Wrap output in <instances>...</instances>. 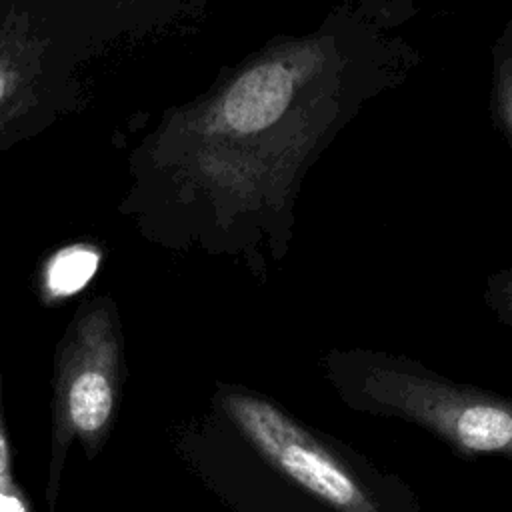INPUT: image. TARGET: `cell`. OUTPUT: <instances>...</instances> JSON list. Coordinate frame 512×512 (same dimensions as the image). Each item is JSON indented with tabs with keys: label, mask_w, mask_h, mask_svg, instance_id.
<instances>
[{
	"label": "cell",
	"mask_w": 512,
	"mask_h": 512,
	"mask_svg": "<svg viewBox=\"0 0 512 512\" xmlns=\"http://www.w3.org/2000/svg\"><path fill=\"white\" fill-rule=\"evenodd\" d=\"M290 94L292 78L284 66H258L240 76L224 96V122L242 134L258 132L282 116Z\"/></svg>",
	"instance_id": "cell-4"
},
{
	"label": "cell",
	"mask_w": 512,
	"mask_h": 512,
	"mask_svg": "<svg viewBox=\"0 0 512 512\" xmlns=\"http://www.w3.org/2000/svg\"><path fill=\"white\" fill-rule=\"evenodd\" d=\"M0 512H24L22 500L14 486L10 470V446L2 416V386H0Z\"/></svg>",
	"instance_id": "cell-6"
},
{
	"label": "cell",
	"mask_w": 512,
	"mask_h": 512,
	"mask_svg": "<svg viewBox=\"0 0 512 512\" xmlns=\"http://www.w3.org/2000/svg\"><path fill=\"white\" fill-rule=\"evenodd\" d=\"M122 372V334L110 298L86 302L62 334L54 360L52 436L46 500L54 508L68 448L94 458L110 436Z\"/></svg>",
	"instance_id": "cell-2"
},
{
	"label": "cell",
	"mask_w": 512,
	"mask_h": 512,
	"mask_svg": "<svg viewBox=\"0 0 512 512\" xmlns=\"http://www.w3.org/2000/svg\"><path fill=\"white\" fill-rule=\"evenodd\" d=\"M326 374L356 412L424 428L458 454L512 460V398L378 354L332 358Z\"/></svg>",
	"instance_id": "cell-1"
},
{
	"label": "cell",
	"mask_w": 512,
	"mask_h": 512,
	"mask_svg": "<svg viewBox=\"0 0 512 512\" xmlns=\"http://www.w3.org/2000/svg\"><path fill=\"white\" fill-rule=\"evenodd\" d=\"M100 254L94 246L72 244L52 254L44 268V284L50 294L62 296L82 288L96 272Z\"/></svg>",
	"instance_id": "cell-5"
},
{
	"label": "cell",
	"mask_w": 512,
	"mask_h": 512,
	"mask_svg": "<svg viewBox=\"0 0 512 512\" xmlns=\"http://www.w3.org/2000/svg\"><path fill=\"white\" fill-rule=\"evenodd\" d=\"M216 404L248 446L278 474L334 512H386L374 472L358 456L254 390L228 384Z\"/></svg>",
	"instance_id": "cell-3"
}]
</instances>
